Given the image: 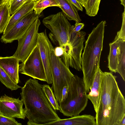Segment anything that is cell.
Masks as SVG:
<instances>
[{
	"instance_id": "obj_1",
	"label": "cell",
	"mask_w": 125,
	"mask_h": 125,
	"mask_svg": "<svg viewBox=\"0 0 125 125\" xmlns=\"http://www.w3.org/2000/svg\"><path fill=\"white\" fill-rule=\"evenodd\" d=\"M116 78L111 72H103L96 125H117L125 115V100Z\"/></svg>"
},
{
	"instance_id": "obj_2",
	"label": "cell",
	"mask_w": 125,
	"mask_h": 125,
	"mask_svg": "<svg viewBox=\"0 0 125 125\" xmlns=\"http://www.w3.org/2000/svg\"><path fill=\"white\" fill-rule=\"evenodd\" d=\"M21 88V99L28 120L27 125H45L61 119L52 108L38 80L30 78Z\"/></svg>"
},
{
	"instance_id": "obj_3",
	"label": "cell",
	"mask_w": 125,
	"mask_h": 125,
	"mask_svg": "<svg viewBox=\"0 0 125 125\" xmlns=\"http://www.w3.org/2000/svg\"><path fill=\"white\" fill-rule=\"evenodd\" d=\"M105 21L99 23L89 34L81 57L83 80L87 93L90 92L98 68L103 47Z\"/></svg>"
},
{
	"instance_id": "obj_4",
	"label": "cell",
	"mask_w": 125,
	"mask_h": 125,
	"mask_svg": "<svg viewBox=\"0 0 125 125\" xmlns=\"http://www.w3.org/2000/svg\"><path fill=\"white\" fill-rule=\"evenodd\" d=\"M88 99L83 79L74 75L68 87L66 98L59 103L60 111L67 116L79 115L86 107Z\"/></svg>"
},
{
	"instance_id": "obj_5",
	"label": "cell",
	"mask_w": 125,
	"mask_h": 125,
	"mask_svg": "<svg viewBox=\"0 0 125 125\" xmlns=\"http://www.w3.org/2000/svg\"><path fill=\"white\" fill-rule=\"evenodd\" d=\"M50 62L52 80V88L59 103L61 101L63 87H68L74 75L60 57L56 55L51 43L50 45Z\"/></svg>"
},
{
	"instance_id": "obj_6",
	"label": "cell",
	"mask_w": 125,
	"mask_h": 125,
	"mask_svg": "<svg viewBox=\"0 0 125 125\" xmlns=\"http://www.w3.org/2000/svg\"><path fill=\"white\" fill-rule=\"evenodd\" d=\"M43 23L51 31L49 37L56 46L70 43L71 25L62 12L50 15L44 18Z\"/></svg>"
},
{
	"instance_id": "obj_7",
	"label": "cell",
	"mask_w": 125,
	"mask_h": 125,
	"mask_svg": "<svg viewBox=\"0 0 125 125\" xmlns=\"http://www.w3.org/2000/svg\"><path fill=\"white\" fill-rule=\"evenodd\" d=\"M40 24L38 18L33 22L22 36L18 40V46L12 56L17 58L19 62H23L37 45L39 28Z\"/></svg>"
},
{
	"instance_id": "obj_8",
	"label": "cell",
	"mask_w": 125,
	"mask_h": 125,
	"mask_svg": "<svg viewBox=\"0 0 125 125\" xmlns=\"http://www.w3.org/2000/svg\"><path fill=\"white\" fill-rule=\"evenodd\" d=\"M19 72L33 79L46 82L44 69L38 44L27 59L19 64Z\"/></svg>"
},
{
	"instance_id": "obj_9",
	"label": "cell",
	"mask_w": 125,
	"mask_h": 125,
	"mask_svg": "<svg viewBox=\"0 0 125 125\" xmlns=\"http://www.w3.org/2000/svg\"><path fill=\"white\" fill-rule=\"evenodd\" d=\"M40 15L31 11L19 20L7 32L3 34L0 40L5 43H11L21 37L33 22Z\"/></svg>"
},
{
	"instance_id": "obj_10",
	"label": "cell",
	"mask_w": 125,
	"mask_h": 125,
	"mask_svg": "<svg viewBox=\"0 0 125 125\" xmlns=\"http://www.w3.org/2000/svg\"><path fill=\"white\" fill-rule=\"evenodd\" d=\"M22 101L5 94L0 97V114L10 118L24 119L26 117Z\"/></svg>"
},
{
	"instance_id": "obj_11",
	"label": "cell",
	"mask_w": 125,
	"mask_h": 125,
	"mask_svg": "<svg viewBox=\"0 0 125 125\" xmlns=\"http://www.w3.org/2000/svg\"><path fill=\"white\" fill-rule=\"evenodd\" d=\"M86 33L83 31L75 32L71 31L70 43L72 50L70 56L69 66L77 70H81L82 51L83 48V43L85 40Z\"/></svg>"
},
{
	"instance_id": "obj_12",
	"label": "cell",
	"mask_w": 125,
	"mask_h": 125,
	"mask_svg": "<svg viewBox=\"0 0 125 125\" xmlns=\"http://www.w3.org/2000/svg\"><path fill=\"white\" fill-rule=\"evenodd\" d=\"M51 43L47 36L46 31L38 33V45L43 63L46 78V82L52 84V80L50 62V45Z\"/></svg>"
},
{
	"instance_id": "obj_13",
	"label": "cell",
	"mask_w": 125,
	"mask_h": 125,
	"mask_svg": "<svg viewBox=\"0 0 125 125\" xmlns=\"http://www.w3.org/2000/svg\"><path fill=\"white\" fill-rule=\"evenodd\" d=\"M18 59L13 56L0 57V67L17 84L20 82Z\"/></svg>"
},
{
	"instance_id": "obj_14",
	"label": "cell",
	"mask_w": 125,
	"mask_h": 125,
	"mask_svg": "<svg viewBox=\"0 0 125 125\" xmlns=\"http://www.w3.org/2000/svg\"><path fill=\"white\" fill-rule=\"evenodd\" d=\"M103 72L98 68L87 97L92 103L96 113L97 110L101 94V83Z\"/></svg>"
},
{
	"instance_id": "obj_15",
	"label": "cell",
	"mask_w": 125,
	"mask_h": 125,
	"mask_svg": "<svg viewBox=\"0 0 125 125\" xmlns=\"http://www.w3.org/2000/svg\"><path fill=\"white\" fill-rule=\"evenodd\" d=\"M45 125H96L95 117L89 115H79L46 124Z\"/></svg>"
},
{
	"instance_id": "obj_16",
	"label": "cell",
	"mask_w": 125,
	"mask_h": 125,
	"mask_svg": "<svg viewBox=\"0 0 125 125\" xmlns=\"http://www.w3.org/2000/svg\"><path fill=\"white\" fill-rule=\"evenodd\" d=\"M36 2L34 1H32L25 3L12 15L3 34L8 31L16 22L25 15L33 10Z\"/></svg>"
},
{
	"instance_id": "obj_17",
	"label": "cell",
	"mask_w": 125,
	"mask_h": 125,
	"mask_svg": "<svg viewBox=\"0 0 125 125\" xmlns=\"http://www.w3.org/2000/svg\"><path fill=\"white\" fill-rule=\"evenodd\" d=\"M59 4L60 8L66 18L70 20H73L76 22H80L81 19L78 10L69 0H55Z\"/></svg>"
},
{
	"instance_id": "obj_18",
	"label": "cell",
	"mask_w": 125,
	"mask_h": 125,
	"mask_svg": "<svg viewBox=\"0 0 125 125\" xmlns=\"http://www.w3.org/2000/svg\"><path fill=\"white\" fill-rule=\"evenodd\" d=\"M115 38L117 40L118 47V64L117 72L125 81V41Z\"/></svg>"
},
{
	"instance_id": "obj_19",
	"label": "cell",
	"mask_w": 125,
	"mask_h": 125,
	"mask_svg": "<svg viewBox=\"0 0 125 125\" xmlns=\"http://www.w3.org/2000/svg\"><path fill=\"white\" fill-rule=\"evenodd\" d=\"M110 52L108 56V67L110 71L117 72L118 64V47L117 40L115 38L114 41L109 44Z\"/></svg>"
},
{
	"instance_id": "obj_20",
	"label": "cell",
	"mask_w": 125,
	"mask_h": 125,
	"mask_svg": "<svg viewBox=\"0 0 125 125\" xmlns=\"http://www.w3.org/2000/svg\"><path fill=\"white\" fill-rule=\"evenodd\" d=\"M9 7V2L0 6V33H3L10 20Z\"/></svg>"
},
{
	"instance_id": "obj_21",
	"label": "cell",
	"mask_w": 125,
	"mask_h": 125,
	"mask_svg": "<svg viewBox=\"0 0 125 125\" xmlns=\"http://www.w3.org/2000/svg\"><path fill=\"white\" fill-rule=\"evenodd\" d=\"M42 89L52 108L55 111L60 110V106L52 89L48 84L42 85Z\"/></svg>"
},
{
	"instance_id": "obj_22",
	"label": "cell",
	"mask_w": 125,
	"mask_h": 125,
	"mask_svg": "<svg viewBox=\"0 0 125 125\" xmlns=\"http://www.w3.org/2000/svg\"><path fill=\"white\" fill-rule=\"evenodd\" d=\"M0 81L7 88L15 90L21 87L16 84L0 67Z\"/></svg>"
},
{
	"instance_id": "obj_23",
	"label": "cell",
	"mask_w": 125,
	"mask_h": 125,
	"mask_svg": "<svg viewBox=\"0 0 125 125\" xmlns=\"http://www.w3.org/2000/svg\"><path fill=\"white\" fill-rule=\"evenodd\" d=\"M51 6L60 7L59 5L55 0H40L36 2L33 10L37 15H40L45 9Z\"/></svg>"
},
{
	"instance_id": "obj_24",
	"label": "cell",
	"mask_w": 125,
	"mask_h": 125,
	"mask_svg": "<svg viewBox=\"0 0 125 125\" xmlns=\"http://www.w3.org/2000/svg\"><path fill=\"white\" fill-rule=\"evenodd\" d=\"M101 0H87L84 5L86 14L90 16H95L99 10Z\"/></svg>"
},
{
	"instance_id": "obj_25",
	"label": "cell",
	"mask_w": 125,
	"mask_h": 125,
	"mask_svg": "<svg viewBox=\"0 0 125 125\" xmlns=\"http://www.w3.org/2000/svg\"><path fill=\"white\" fill-rule=\"evenodd\" d=\"M34 1L33 0H11L9 2V9L10 15H12L25 3Z\"/></svg>"
},
{
	"instance_id": "obj_26",
	"label": "cell",
	"mask_w": 125,
	"mask_h": 125,
	"mask_svg": "<svg viewBox=\"0 0 125 125\" xmlns=\"http://www.w3.org/2000/svg\"><path fill=\"white\" fill-rule=\"evenodd\" d=\"M14 118L7 117L0 114V125H21Z\"/></svg>"
},
{
	"instance_id": "obj_27",
	"label": "cell",
	"mask_w": 125,
	"mask_h": 125,
	"mask_svg": "<svg viewBox=\"0 0 125 125\" xmlns=\"http://www.w3.org/2000/svg\"><path fill=\"white\" fill-rule=\"evenodd\" d=\"M125 8L122 13V21L121 29L117 33L116 36L117 38L125 41Z\"/></svg>"
},
{
	"instance_id": "obj_28",
	"label": "cell",
	"mask_w": 125,
	"mask_h": 125,
	"mask_svg": "<svg viewBox=\"0 0 125 125\" xmlns=\"http://www.w3.org/2000/svg\"><path fill=\"white\" fill-rule=\"evenodd\" d=\"M84 24L83 23L76 22L75 24L72 26L71 31L75 32H78L83 29L84 27Z\"/></svg>"
},
{
	"instance_id": "obj_29",
	"label": "cell",
	"mask_w": 125,
	"mask_h": 125,
	"mask_svg": "<svg viewBox=\"0 0 125 125\" xmlns=\"http://www.w3.org/2000/svg\"><path fill=\"white\" fill-rule=\"evenodd\" d=\"M54 50L56 55L59 57H61L63 54V49L62 47L56 46L54 48Z\"/></svg>"
},
{
	"instance_id": "obj_30",
	"label": "cell",
	"mask_w": 125,
	"mask_h": 125,
	"mask_svg": "<svg viewBox=\"0 0 125 125\" xmlns=\"http://www.w3.org/2000/svg\"><path fill=\"white\" fill-rule=\"evenodd\" d=\"M79 10L83 11V9L82 6L77 0H69Z\"/></svg>"
},
{
	"instance_id": "obj_31",
	"label": "cell",
	"mask_w": 125,
	"mask_h": 125,
	"mask_svg": "<svg viewBox=\"0 0 125 125\" xmlns=\"http://www.w3.org/2000/svg\"><path fill=\"white\" fill-rule=\"evenodd\" d=\"M68 87L64 86L62 89V100L61 102H63L66 98L68 93Z\"/></svg>"
},
{
	"instance_id": "obj_32",
	"label": "cell",
	"mask_w": 125,
	"mask_h": 125,
	"mask_svg": "<svg viewBox=\"0 0 125 125\" xmlns=\"http://www.w3.org/2000/svg\"><path fill=\"white\" fill-rule=\"evenodd\" d=\"M117 125H125V115L121 120L117 124Z\"/></svg>"
},
{
	"instance_id": "obj_33",
	"label": "cell",
	"mask_w": 125,
	"mask_h": 125,
	"mask_svg": "<svg viewBox=\"0 0 125 125\" xmlns=\"http://www.w3.org/2000/svg\"><path fill=\"white\" fill-rule=\"evenodd\" d=\"M82 7H84V5L87 0H77Z\"/></svg>"
},
{
	"instance_id": "obj_34",
	"label": "cell",
	"mask_w": 125,
	"mask_h": 125,
	"mask_svg": "<svg viewBox=\"0 0 125 125\" xmlns=\"http://www.w3.org/2000/svg\"><path fill=\"white\" fill-rule=\"evenodd\" d=\"M121 4L124 6V8H125V0H120Z\"/></svg>"
},
{
	"instance_id": "obj_35",
	"label": "cell",
	"mask_w": 125,
	"mask_h": 125,
	"mask_svg": "<svg viewBox=\"0 0 125 125\" xmlns=\"http://www.w3.org/2000/svg\"><path fill=\"white\" fill-rule=\"evenodd\" d=\"M11 0H2L3 3H5L7 2H9Z\"/></svg>"
},
{
	"instance_id": "obj_36",
	"label": "cell",
	"mask_w": 125,
	"mask_h": 125,
	"mask_svg": "<svg viewBox=\"0 0 125 125\" xmlns=\"http://www.w3.org/2000/svg\"><path fill=\"white\" fill-rule=\"evenodd\" d=\"M3 4L2 0H0V6Z\"/></svg>"
},
{
	"instance_id": "obj_37",
	"label": "cell",
	"mask_w": 125,
	"mask_h": 125,
	"mask_svg": "<svg viewBox=\"0 0 125 125\" xmlns=\"http://www.w3.org/2000/svg\"><path fill=\"white\" fill-rule=\"evenodd\" d=\"M40 0H33L36 2H37L38 1Z\"/></svg>"
}]
</instances>
